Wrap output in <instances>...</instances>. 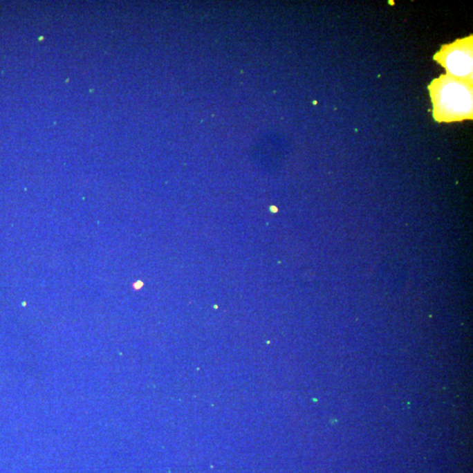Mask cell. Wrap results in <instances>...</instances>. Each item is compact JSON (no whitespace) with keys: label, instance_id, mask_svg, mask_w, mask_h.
I'll return each instance as SVG.
<instances>
[{"label":"cell","instance_id":"1","mask_svg":"<svg viewBox=\"0 0 473 473\" xmlns=\"http://www.w3.org/2000/svg\"><path fill=\"white\" fill-rule=\"evenodd\" d=\"M441 104L449 113H464L472 109V97L464 87L448 84L443 89Z\"/></svg>","mask_w":473,"mask_h":473},{"label":"cell","instance_id":"2","mask_svg":"<svg viewBox=\"0 0 473 473\" xmlns=\"http://www.w3.org/2000/svg\"><path fill=\"white\" fill-rule=\"evenodd\" d=\"M446 62L449 71L456 75L462 77L472 72V60L468 53L460 50L452 52Z\"/></svg>","mask_w":473,"mask_h":473}]
</instances>
